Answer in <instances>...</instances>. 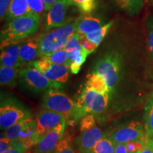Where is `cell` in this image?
I'll return each mask as SVG.
<instances>
[{"label": "cell", "instance_id": "52a82bcc", "mask_svg": "<svg viewBox=\"0 0 153 153\" xmlns=\"http://www.w3.org/2000/svg\"><path fill=\"white\" fill-rule=\"evenodd\" d=\"M110 97V94L101 93L84 87L80 92L76 104L85 116L88 114L98 116L106 111Z\"/></svg>", "mask_w": 153, "mask_h": 153}, {"label": "cell", "instance_id": "f35d334b", "mask_svg": "<svg viewBox=\"0 0 153 153\" xmlns=\"http://www.w3.org/2000/svg\"><path fill=\"white\" fill-rule=\"evenodd\" d=\"M115 153H129L126 144H115Z\"/></svg>", "mask_w": 153, "mask_h": 153}, {"label": "cell", "instance_id": "f546056e", "mask_svg": "<svg viewBox=\"0 0 153 153\" xmlns=\"http://www.w3.org/2000/svg\"><path fill=\"white\" fill-rule=\"evenodd\" d=\"M68 53H70L74 51H79L82 48L80 43V36L78 33H74L68 38V41L65 48Z\"/></svg>", "mask_w": 153, "mask_h": 153}, {"label": "cell", "instance_id": "1f68e13d", "mask_svg": "<svg viewBox=\"0 0 153 153\" xmlns=\"http://www.w3.org/2000/svg\"><path fill=\"white\" fill-rule=\"evenodd\" d=\"M30 11L38 14H41L45 11V6L43 0H27Z\"/></svg>", "mask_w": 153, "mask_h": 153}, {"label": "cell", "instance_id": "4316f807", "mask_svg": "<svg viewBox=\"0 0 153 153\" xmlns=\"http://www.w3.org/2000/svg\"><path fill=\"white\" fill-rule=\"evenodd\" d=\"M42 57H45L46 58L51 60V62L58 65H66L70 67V61H69L68 53L66 51L65 48H62L59 51H55L51 54L44 55Z\"/></svg>", "mask_w": 153, "mask_h": 153}, {"label": "cell", "instance_id": "cb8c5ba5", "mask_svg": "<svg viewBox=\"0 0 153 153\" xmlns=\"http://www.w3.org/2000/svg\"><path fill=\"white\" fill-rule=\"evenodd\" d=\"M87 153H115V144L108 137H103Z\"/></svg>", "mask_w": 153, "mask_h": 153}, {"label": "cell", "instance_id": "ab89813d", "mask_svg": "<svg viewBox=\"0 0 153 153\" xmlns=\"http://www.w3.org/2000/svg\"><path fill=\"white\" fill-rule=\"evenodd\" d=\"M45 6V11H49L53 5L56 2L57 0H43Z\"/></svg>", "mask_w": 153, "mask_h": 153}, {"label": "cell", "instance_id": "e575fe53", "mask_svg": "<svg viewBox=\"0 0 153 153\" xmlns=\"http://www.w3.org/2000/svg\"><path fill=\"white\" fill-rule=\"evenodd\" d=\"M14 143L10 140L1 135V140H0V153H4L9 148H11Z\"/></svg>", "mask_w": 153, "mask_h": 153}, {"label": "cell", "instance_id": "603a6c76", "mask_svg": "<svg viewBox=\"0 0 153 153\" xmlns=\"http://www.w3.org/2000/svg\"><path fill=\"white\" fill-rule=\"evenodd\" d=\"M113 24H114L113 21L107 23V24H105L102 27L91 32L90 33L87 34L85 37L87 38L89 41L92 42L93 43H94L97 46H99L101 43V41L104 40L105 36H106V34L108 33V30L111 29Z\"/></svg>", "mask_w": 153, "mask_h": 153}, {"label": "cell", "instance_id": "9a60e30c", "mask_svg": "<svg viewBox=\"0 0 153 153\" xmlns=\"http://www.w3.org/2000/svg\"><path fill=\"white\" fill-rule=\"evenodd\" d=\"M104 25V21L100 17L82 16L75 20L76 33L82 36H85L102 27Z\"/></svg>", "mask_w": 153, "mask_h": 153}, {"label": "cell", "instance_id": "9c48e42d", "mask_svg": "<svg viewBox=\"0 0 153 153\" xmlns=\"http://www.w3.org/2000/svg\"><path fill=\"white\" fill-rule=\"evenodd\" d=\"M71 5H73L71 0H57L48 11L44 25L45 31L61 27L72 22V19H67V14Z\"/></svg>", "mask_w": 153, "mask_h": 153}, {"label": "cell", "instance_id": "277c9868", "mask_svg": "<svg viewBox=\"0 0 153 153\" xmlns=\"http://www.w3.org/2000/svg\"><path fill=\"white\" fill-rule=\"evenodd\" d=\"M19 83L25 90L35 94H45L53 89H60L62 85L49 80L41 71L32 66L21 69Z\"/></svg>", "mask_w": 153, "mask_h": 153}, {"label": "cell", "instance_id": "30bf717a", "mask_svg": "<svg viewBox=\"0 0 153 153\" xmlns=\"http://www.w3.org/2000/svg\"><path fill=\"white\" fill-rule=\"evenodd\" d=\"M145 136V128L143 124L137 121H132L114 130L107 137L114 144H126L142 139Z\"/></svg>", "mask_w": 153, "mask_h": 153}, {"label": "cell", "instance_id": "5bb4252c", "mask_svg": "<svg viewBox=\"0 0 153 153\" xmlns=\"http://www.w3.org/2000/svg\"><path fill=\"white\" fill-rule=\"evenodd\" d=\"M41 57L37 38L29 40L21 45L19 49V63L21 68L29 65L30 63Z\"/></svg>", "mask_w": 153, "mask_h": 153}, {"label": "cell", "instance_id": "44dd1931", "mask_svg": "<svg viewBox=\"0 0 153 153\" xmlns=\"http://www.w3.org/2000/svg\"><path fill=\"white\" fill-rule=\"evenodd\" d=\"M144 120L145 136L153 137V91L150 94L145 102Z\"/></svg>", "mask_w": 153, "mask_h": 153}, {"label": "cell", "instance_id": "5b68a950", "mask_svg": "<svg viewBox=\"0 0 153 153\" xmlns=\"http://www.w3.org/2000/svg\"><path fill=\"white\" fill-rule=\"evenodd\" d=\"M121 55L116 51L107 53L96 62L92 72L104 77L111 93L114 92L120 79Z\"/></svg>", "mask_w": 153, "mask_h": 153}, {"label": "cell", "instance_id": "d6986e66", "mask_svg": "<svg viewBox=\"0 0 153 153\" xmlns=\"http://www.w3.org/2000/svg\"><path fill=\"white\" fill-rule=\"evenodd\" d=\"M117 8L128 15L137 14L144 5L143 0H111Z\"/></svg>", "mask_w": 153, "mask_h": 153}, {"label": "cell", "instance_id": "4fadbf2b", "mask_svg": "<svg viewBox=\"0 0 153 153\" xmlns=\"http://www.w3.org/2000/svg\"><path fill=\"white\" fill-rule=\"evenodd\" d=\"M103 137L102 131L95 126L91 128L80 132L75 143L80 152L87 153L91 150Z\"/></svg>", "mask_w": 153, "mask_h": 153}, {"label": "cell", "instance_id": "3957f363", "mask_svg": "<svg viewBox=\"0 0 153 153\" xmlns=\"http://www.w3.org/2000/svg\"><path fill=\"white\" fill-rule=\"evenodd\" d=\"M76 33L75 21L61 27L50 30L38 36L41 57L65 48L68 38Z\"/></svg>", "mask_w": 153, "mask_h": 153}, {"label": "cell", "instance_id": "4dcf8cb0", "mask_svg": "<svg viewBox=\"0 0 153 153\" xmlns=\"http://www.w3.org/2000/svg\"><path fill=\"white\" fill-rule=\"evenodd\" d=\"M54 153H75L71 143L68 139H62L57 144Z\"/></svg>", "mask_w": 153, "mask_h": 153}, {"label": "cell", "instance_id": "ffe728a7", "mask_svg": "<svg viewBox=\"0 0 153 153\" xmlns=\"http://www.w3.org/2000/svg\"><path fill=\"white\" fill-rule=\"evenodd\" d=\"M85 87L94 89L99 92L111 94L104 77L94 72H91V74L88 76L87 81L85 84Z\"/></svg>", "mask_w": 153, "mask_h": 153}, {"label": "cell", "instance_id": "7402d4cb", "mask_svg": "<svg viewBox=\"0 0 153 153\" xmlns=\"http://www.w3.org/2000/svg\"><path fill=\"white\" fill-rule=\"evenodd\" d=\"M87 56L88 53L82 48L79 51L68 53L69 61H70V70L71 73L77 74L79 72Z\"/></svg>", "mask_w": 153, "mask_h": 153}, {"label": "cell", "instance_id": "484cf974", "mask_svg": "<svg viewBox=\"0 0 153 153\" xmlns=\"http://www.w3.org/2000/svg\"><path fill=\"white\" fill-rule=\"evenodd\" d=\"M71 1L82 13L88 14L95 10L99 0H71Z\"/></svg>", "mask_w": 153, "mask_h": 153}, {"label": "cell", "instance_id": "d4e9b609", "mask_svg": "<svg viewBox=\"0 0 153 153\" xmlns=\"http://www.w3.org/2000/svg\"><path fill=\"white\" fill-rule=\"evenodd\" d=\"M28 119V118L10 126L8 128L6 129L4 131H3V133L1 132V135H2V136L5 137H7V138L12 141L14 144H16L17 141H18L19 134L22 132L23 128L24 127L25 124H26Z\"/></svg>", "mask_w": 153, "mask_h": 153}, {"label": "cell", "instance_id": "8d00e7d4", "mask_svg": "<svg viewBox=\"0 0 153 153\" xmlns=\"http://www.w3.org/2000/svg\"><path fill=\"white\" fill-rule=\"evenodd\" d=\"M26 150L20 144H14L4 153H25Z\"/></svg>", "mask_w": 153, "mask_h": 153}, {"label": "cell", "instance_id": "6da1fadb", "mask_svg": "<svg viewBox=\"0 0 153 153\" xmlns=\"http://www.w3.org/2000/svg\"><path fill=\"white\" fill-rule=\"evenodd\" d=\"M40 25V15L33 11L7 22L0 34L1 50L19 44L23 40L34 35L39 29Z\"/></svg>", "mask_w": 153, "mask_h": 153}, {"label": "cell", "instance_id": "f1b7e54d", "mask_svg": "<svg viewBox=\"0 0 153 153\" xmlns=\"http://www.w3.org/2000/svg\"><path fill=\"white\" fill-rule=\"evenodd\" d=\"M148 138V137L145 136L140 140L126 143V148L129 153H139L145 147Z\"/></svg>", "mask_w": 153, "mask_h": 153}, {"label": "cell", "instance_id": "60d3db41", "mask_svg": "<svg viewBox=\"0 0 153 153\" xmlns=\"http://www.w3.org/2000/svg\"><path fill=\"white\" fill-rule=\"evenodd\" d=\"M149 2H153V0H147Z\"/></svg>", "mask_w": 153, "mask_h": 153}, {"label": "cell", "instance_id": "2e32d148", "mask_svg": "<svg viewBox=\"0 0 153 153\" xmlns=\"http://www.w3.org/2000/svg\"><path fill=\"white\" fill-rule=\"evenodd\" d=\"M21 45L14 44L1 50L0 64L8 68H21L19 63V49Z\"/></svg>", "mask_w": 153, "mask_h": 153}, {"label": "cell", "instance_id": "e0dca14e", "mask_svg": "<svg viewBox=\"0 0 153 153\" xmlns=\"http://www.w3.org/2000/svg\"><path fill=\"white\" fill-rule=\"evenodd\" d=\"M30 12H31V11L28 7L27 0H11L4 19L8 22Z\"/></svg>", "mask_w": 153, "mask_h": 153}, {"label": "cell", "instance_id": "8fae6325", "mask_svg": "<svg viewBox=\"0 0 153 153\" xmlns=\"http://www.w3.org/2000/svg\"><path fill=\"white\" fill-rule=\"evenodd\" d=\"M35 121L36 135L38 142L44 135L67 120L62 114L49 109L42 108L36 115Z\"/></svg>", "mask_w": 153, "mask_h": 153}, {"label": "cell", "instance_id": "d6a6232c", "mask_svg": "<svg viewBox=\"0 0 153 153\" xmlns=\"http://www.w3.org/2000/svg\"><path fill=\"white\" fill-rule=\"evenodd\" d=\"M80 43H81L82 48L88 53V55L94 52L97 48H98V46H97L92 42L89 41L85 36H80Z\"/></svg>", "mask_w": 153, "mask_h": 153}, {"label": "cell", "instance_id": "83f0119b", "mask_svg": "<svg viewBox=\"0 0 153 153\" xmlns=\"http://www.w3.org/2000/svg\"><path fill=\"white\" fill-rule=\"evenodd\" d=\"M145 27H146L147 36H148L149 51L153 60V14H150L147 17L145 20Z\"/></svg>", "mask_w": 153, "mask_h": 153}, {"label": "cell", "instance_id": "7c38bea8", "mask_svg": "<svg viewBox=\"0 0 153 153\" xmlns=\"http://www.w3.org/2000/svg\"><path fill=\"white\" fill-rule=\"evenodd\" d=\"M67 121L62 122L52 131L44 135L33 147L32 153H54L59 142L62 139Z\"/></svg>", "mask_w": 153, "mask_h": 153}, {"label": "cell", "instance_id": "836d02e7", "mask_svg": "<svg viewBox=\"0 0 153 153\" xmlns=\"http://www.w3.org/2000/svg\"><path fill=\"white\" fill-rule=\"evenodd\" d=\"M95 126V120L94 118V115L87 114L82 118L80 124V131H84L86 130L91 128Z\"/></svg>", "mask_w": 153, "mask_h": 153}, {"label": "cell", "instance_id": "8992f818", "mask_svg": "<svg viewBox=\"0 0 153 153\" xmlns=\"http://www.w3.org/2000/svg\"><path fill=\"white\" fill-rule=\"evenodd\" d=\"M31 117L30 111L17 99L8 97L1 100L0 106V128L1 131Z\"/></svg>", "mask_w": 153, "mask_h": 153}, {"label": "cell", "instance_id": "7a4b0ae2", "mask_svg": "<svg viewBox=\"0 0 153 153\" xmlns=\"http://www.w3.org/2000/svg\"><path fill=\"white\" fill-rule=\"evenodd\" d=\"M41 106L62 114L67 121H76L85 116L77 104L59 89H51L44 94Z\"/></svg>", "mask_w": 153, "mask_h": 153}, {"label": "cell", "instance_id": "d590c367", "mask_svg": "<svg viewBox=\"0 0 153 153\" xmlns=\"http://www.w3.org/2000/svg\"><path fill=\"white\" fill-rule=\"evenodd\" d=\"M11 1V0H0V16L1 21L7 14Z\"/></svg>", "mask_w": 153, "mask_h": 153}, {"label": "cell", "instance_id": "ba28073f", "mask_svg": "<svg viewBox=\"0 0 153 153\" xmlns=\"http://www.w3.org/2000/svg\"><path fill=\"white\" fill-rule=\"evenodd\" d=\"M28 66L36 68L48 79L55 83L63 85L65 84L69 79L70 67L66 65L55 64L45 57H41Z\"/></svg>", "mask_w": 153, "mask_h": 153}, {"label": "cell", "instance_id": "ac0fdd59", "mask_svg": "<svg viewBox=\"0 0 153 153\" xmlns=\"http://www.w3.org/2000/svg\"><path fill=\"white\" fill-rule=\"evenodd\" d=\"M20 68L0 67V83L1 86L15 87L19 81Z\"/></svg>", "mask_w": 153, "mask_h": 153}, {"label": "cell", "instance_id": "74e56055", "mask_svg": "<svg viewBox=\"0 0 153 153\" xmlns=\"http://www.w3.org/2000/svg\"><path fill=\"white\" fill-rule=\"evenodd\" d=\"M139 153H153V137H149L145 147Z\"/></svg>", "mask_w": 153, "mask_h": 153}]
</instances>
